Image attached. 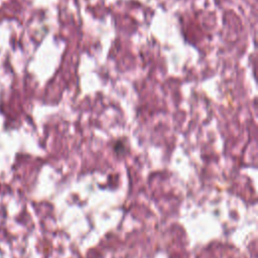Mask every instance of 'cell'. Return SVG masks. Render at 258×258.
Masks as SVG:
<instances>
[]
</instances>
